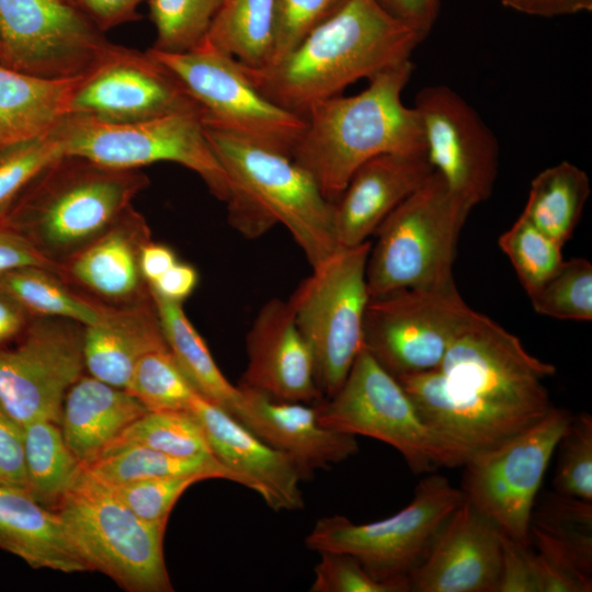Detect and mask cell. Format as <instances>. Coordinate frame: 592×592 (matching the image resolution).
<instances>
[{
	"mask_svg": "<svg viewBox=\"0 0 592 592\" xmlns=\"http://www.w3.org/2000/svg\"><path fill=\"white\" fill-rule=\"evenodd\" d=\"M32 316L0 286V346L14 342L26 329Z\"/></svg>",
	"mask_w": 592,
	"mask_h": 592,
	"instance_id": "f5cc1de1",
	"label": "cell"
},
{
	"mask_svg": "<svg viewBox=\"0 0 592 592\" xmlns=\"http://www.w3.org/2000/svg\"><path fill=\"white\" fill-rule=\"evenodd\" d=\"M276 0H224L206 42L240 64L262 68L272 61Z\"/></svg>",
	"mask_w": 592,
	"mask_h": 592,
	"instance_id": "d6a6232c",
	"label": "cell"
},
{
	"mask_svg": "<svg viewBox=\"0 0 592 592\" xmlns=\"http://www.w3.org/2000/svg\"><path fill=\"white\" fill-rule=\"evenodd\" d=\"M590 191L588 174L578 166L561 161L533 179L522 214L563 247L580 220Z\"/></svg>",
	"mask_w": 592,
	"mask_h": 592,
	"instance_id": "f546056e",
	"label": "cell"
},
{
	"mask_svg": "<svg viewBox=\"0 0 592 592\" xmlns=\"http://www.w3.org/2000/svg\"><path fill=\"white\" fill-rule=\"evenodd\" d=\"M62 1H65V2H68V3H71V4H75V5H78V7H79V4H78V0H62Z\"/></svg>",
	"mask_w": 592,
	"mask_h": 592,
	"instance_id": "11a10c76",
	"label": "cell"
},
{
	"mask_svg": "<svg viewBox=\"0 0 592 592\" xmlns=\"http://www.w3.org/2000/svg\"><path fill=\"white\" fill-rule=\"evenodd\" d=\"M178 261L175 252L167 244L146 242L140 251V272L148 286L152 285Z\"/></svg>",
	"mask_w": 592,
	"mask_h": 592,
	"instance_id": "db71d44e",
	"label": "cell"
},
{
	"mask_svg": "<svg viewBox=\"0 0 592 592\" xmlns=\"http://www.w3.org/2000/svg\"><path fill=\"white\" fill-rule=\"evenodd\" d=\"M471 209L433 171L375 230L366 264L369 298L454 283L457 241Z\"/></svg>",
	"mask_w": 592,
	"mask_h": 592,
	"instance_id": "8992f818",
	"label": "cell"
},
{
	"mask_svg": "<svg viewBox=\"0 0 592 592\" xmlns=\"http://www.w3.org/2000/svg\"><path fill=\"white\" fill-rule=\"evenodd\" d=\"M148 52L182 83L202 110L203 125L292 158L306 118L264 98L232 56L206 41L186 53Z\"/></svg>",
	"mask_w": 592,
	"mask_h": 592,
	"instance_id": "7c38bea8",
	"label": "cell"
},
{
	"mask_svg": "<svg viewBox=\"0 0 592 592\" xmlns=\"http://www.w3.org/2000/svg\"><path fill=\"white\" fill-rule=\"evenodd\" d=\"M571 412L553 407L539 421L464 464L462 492L510 538L530 546L535 499Z\"/></svg>",
	"mask_w": 592,
	"mask_h": 592,
	"instance_id": "4fadbf2b",
	"label": "cell"
},
{
	"mask_svg": "<svg viewBox=\"0 0 592 592\" xmlns=\"http://www.w3.org/2000/svg\"><path fill=\"white\" fill-rule=\"evenodd\" d=\"M206 137L226 171L231 194L228 220L244 237L262 236L283 225L311 267L339 247L333 203L312 177L291 157L241 137L204 126Z\"/></svg>",
	"mask_w": 592,
	"mask_h": 592,
	"instance_id": "5b68a950",
	"label": "cell"
},
{
	"mask_svg": "<svg viewBox=\"0 0 592 592\" xmlns=\"http://www.w3.org/2000/svg\"><path fill=\"white\" fill-rule=\"evenodd\" d=\"M62 153L116 169L136 170L156 162H174L195 172L209 192L228 202L226 171L216 157L200 115L172 114L113 124L68 114L52 130Z\"/></svg>",
	"mask_w": 592,
	"mask_h": 592,
	"instance_id": "8fae6325",
	"label": "cell"
},
{
	"mask_svg": "<svg viewBox=\"0 0 592 592\" xmlns=\"http://www.w3.org/2000/svg\"><path fill=\"white\" fill-rule=\"evenodd\" d=\"M0 485L26 492L24 428L0 405Z\"/></svg>",
	"mask_w": 592,
	"mask_h": 592,
	"instance_id": "f6af8a7d",
	"label": "cell"
},
{
	"mask_svg": "<svg viewBox=\"0 0 592 592\" xmlns=\"http://www.w3.org/2000/svg\"><path fill=\"white\" fill-rule=\"evenodd\" d=\"M203 480L205 479L201 476H173L104 486L138 517L150 524L166 527L170 513L180 497L192 485Z\"/></svg>",
	"mask_w": 592,
	"mask_h": 592,
	"instance_id": "b9f144b4",
	"label": "cell"
},
{
	"mask_svg": "<svg viewBox=\"0 0 592 592\" xmlns=\"http://www.w3.org/2000/svg\"><path fill=\"white\" fill-rule=\"evenodd\" d=\"M528 297L537 314L563 320L591 321V263L582 258L563 260Z\"/></svg>",
	"mask_w": 592,
	"mask_h": 592,
	"instance_id": "74e56055",
	"label": "cell"
},
{
	"mask_svg": "<svg viewBox=\"0 0 592 592\" xmlns=\"http://www.w3.org/2000/svg\"><path fill=\"white\" fill-rule=\"evenodd\" d=\"M315 405L320 424L390 445L414 474L464 466L469 458L422 419L397 378L364 348L339 390Z\"/></svg>",
	"mask_w": 592,
	"mask_h": 592,
	"instance_id": "52a82bcc",
	"label": "cell"
},
{
	"mask_svg": "<svg viewBox=\"0 0 592 592\" xmlns=\"http://www.w3.org/2000/svg\"><path fill=\"white\" fill-rule=\"evenodd\" d=\"M394 18L406 23L422 35L431 32L437 14L440 0H377Z\"/></svg>",
	"mask_w": 592,
	"mask_h": 592,
	"instance_id": "681fc988",
	"label": "cell"
},
{
	"mask_svg": "<svg viewBox=\"0 0 592 592\" xmlns=\"http://www.w3.org/2000/svg\"><path fill=\"white\" fill-rule=\"evenodd\" d=\"M157 37L151 48L186 53L206 41L224 0H147Z\"/></svg>",
	"mask_w": 592,
	"mask_h": 592,
	"instance_id": "8d00e7d4",
	"label": "cell"
},
{
	"mask_svg": "<svg viewBox=\"0 0 592 592\" xmlns=\"http://www.w3.org/2000/svg\"><path fill=\"white\" fill-rule=\"evenodd\" d=\"M0 286L31 316L65 318L87 326L98 319L101 310V301L78 292L58 273L42 266L0 274Z\"/></svg>",
	"mask_w": 592,
	"mask_h": 592,
	"instance_id": "836d02e7",
	"label": "cell"
},
{
	"mask_svg": "<svg viewBox=\"0 0 592 592\" xmlns=\"http://www.w3.org/2000/svg\"><path fill=\"white\" fill-rule=\"evenodd\" d=\"M525 292L531 294L559 267L562 246L535 227L523 214L499 238Z\"/></svg>",
	"mask_w": 592,
	"mask_h": 592,
	"instance_id": "f35d334b",
	"label": "cell"
},
{
	"mask_svg": "<svg viewBox=\"0 0 592 592\" xmlns=\"http://www.w3.org/2000/svg\"><path fill=\"white\" fill-rule=\"evenodd\" d=\"M83 325L32 316L12 346H0V405L20 424H60L65 397L83 375Z\"/></svg>",
	"mask_w": 592,
	"mask_h": 592,
	"instance_id": "2e32d148",
	"label": "cell"
},
{
	"mask_svg": "<svg viewBox=\"0 0 592 592\" xmlns=\"http://www.w3.org/2000/svg\"><path fill=\"white\" fill-rule=\"evenodd\" d=\"M150 293L166 342L181 369L203 397L235 417L241 398L240 387L221 373L182 304Z\"/></svg>",
	"mask_w": 592,
	"mask_h": 592,
	"instance_id": "f1b7e54d",
	"label": "cell"
},
{
	"mask_svg": "<svg viewBox=\"0 0 592 592\" xmlns=\"http://www.w3.org/2000/svg\"><path fill=\"white\" fill-rule=\"evenodd\" d=\"M124 445H140L183 458H216L201 423L189 411H147L104 452Z\"/></svg>",
	"mask_w": 592,
	"mask_h": 592,
	"instance_id": "e575fe53",
	"label": "cell"
},
{
	"mask_svg": "<svg viewBox=\"0 0 592 592\" xmlns=\"http://www.w3.org/2000/svg\"><path fill=\"white\" fill-rule=\"evenodd\" d=\"M500 530L465 499L409 576L414 592H498Z\"/></svg>",
	"mask_w": 592,
	"mask_h": 592,
	"instance_id": "d6986e66",
	"label": "cell"
},
{
	"mask_svg": "<svg viewBox=\"0 0 592 592\" xmlns=\"http://www.w3.org/2000/svg\"><path fill=\"white\" fill-rule=\"evenodd\" d=\"M148 185L139 169L62 153L32 180L0 223L60 267L113 225Z\"/></svg>",
	"mask_w": 592,
	"mask_h": 592,
	"instance_id": "277c9868",
	"label": "cell"
},
{
	"mask_svg": "<svg viewBox=\"0 0 592 592\" xmlns=\"http://www.w3.org/2000/svg\"><path fill=\"white\" fill-rule=\"evenodd\" d=\"M311 592H408L409 580L384 582L373 578L353 556L321 551Z\"/></svg>",
	"mask_w": 592,
	"mask_h": 592,
	"instance_id": "ee69618b",
	"label": "cell"
},
{
	"mask_svg": "<svg viewBox=\"0 0 592 592\" xmlns=\"http://www.w3.org/2000/svg\"><path fill=\"white\" fill-rule=\"evenodd\" d=\"M189 412L201 423L214 456L275 511L300 510L304 479L295 463L200 392Z\"/></svg>",
	"mask_w": 592,
	"mask_h": 592,
	"instance_id": "44dd1931",
	"label": "cell"
},
{
	"mask_svg": "<svg viewBox=\"0 0 592 592\" xmlns=\"http://www.w3.org/2000/svg\"><path fill=\"white\" fill-rule=\"evenodd\" d=\"M79 77L44 78L0 65V148L50 133L68 115Z\"/></svg>",
	"mask_w": 592,
	"mask_h": 592,
	"instance_id": "83f0119b",
	"label": "cell"
},
{
	"mask_svg": "<svg viewBox=\"0 0 592 592\" xmlns=\"http://www.w3.org/2000/svg\"><path fill=\"white\" fill-rule=\"evenodd\" d=\"M144 0H78L80 9L102 31L137 21V7Z\"/></svg>",
	"mask_w": 592,
	"mask_h": 592,
	"instance_id": "c3c4849f",
	"label": "cell"
},
{
	"mask_svg": "<svg viewBox=\"0 0 592 592\" xmlns=\"http://www.w3.org/2000/svg\"><path fill=\"white\" fill-rule=\"evenodd\" d=\"M247 355L239 387L277 400L316 403L323 399L310 348L288 301L272 298L261 307L247 335Z\"/></svg>",
	"mask_w": 592,
	"mask_h": 592,
	"instance_id": "ffe728a7",
	"label": "cell"
},
{
	"mask_svg": "<svg viewBox=\"0 0 592 592\" xmlns=\"http://www.w3.org/2000/svg\"><path fill=\"white\" fill-rule=\"evenodd\" d=\"M434 171L425 153H383L364 162L333 203L338 247L367 241L380 223Z\"/></svg>",
	"mask_w": 592,
	"mask_h": 592,
	"instance_id": "cb8c5ba5",
	"label": "cell"
},
{
	"mask_svg": "<svg viewBox=\"0 0 592 592\" xmlns=\"http://www.w3.org/2000/svg\"><path fill=\"white\" fill-rule=\"evenodd\" d=\"M146 412L125 389L82 375L65 397L60 428L66 444L84 467Z\"/></svg>",
	"mask_w": 592,
	"mask_h": 592,
	"instance_id": "484cf974",
	"label": "cell"
},
{
	"mask_svg": "<svg viewBox=\"0 0 592 592\" xmlns=\"http://www.w3.org/2000/svg\"><path fill=\"white\" fill-rule=\"evenodd\" d=\"M0 548L33 569L89 571L56 511L23 490L0 485Z\"/></svg>",
	"mask_w": 592,
	"mask_h": 592,
	"instance_id": "4316f807",
	"label": "cell"
},
{
	"mask_svg": "<svg viewBox=\"0 0 592 592\" xmlns=\"http://www.w3.org/2000/svg\"><path fill=\"white\" fill-rule=\"evenodd\" d=\"M473 311L455 282L369 298L363 348L396 378L433 371Z\"/></svg>",
	"mask_w": 592,
	"mask_h": 592,
	"instance_id": "5bb4252c",
	"label": "cell"
},
{
	"mask_svg": "<svg viewBox=\"0 0 592 592\" xmlns=\"http://www.w3.org/2000/svg\"><path fill=\"white\" fill-rule=\"evenodd\" d=\"M463 501L462 490L432 473L418 483L410 503L394 515L365 524L343 515L321 517L305 545L317 553L349 554L378 581L409 580Z\"/></svg>",
	"mask_w": 592,
	"mask_h": 592,
	"instance_id": "30bf717a",
	"label": "cell"
},
{
	"mask_svg": "<svg viewBox=\"0 0 592 592\" xmlns=\"http://www.w3.org/2000/svg\"><path fill=\"white\" fill-rule=\"evenodd\" d=\"M104 123L126 124L202 110L174 75L148 50L116 45L81 75L69 113Z\"/></svg>",
	"mask_w": 592,
	"mask_h": 592,
	"instance_id": "e0dca14e",
	"label": "cell"
},
{
	"mask_svg": "<svg viewBox=\"0 0 592 592\" xmlns=\"http://www.w3.org/2000/svg\"><path fill=\"white\" fill-rule=\"evenodd\" d=\"M514 11L540 18H554L592 11V0H500Z\"/></svg>",
	"mask_w": 592,
	"mask_h": 592,
	"instance_id": "816d5d0a",
	"label": "cell"
},
{
	"mask_svg": "<svg viewBox=\"0 0 592 592\" xmlns=\"http://www.w3.org/2000/svg\"><path fill=\"white\" fill-rule=\"evenodd\" d=\"M62 155L50 133L0 148V219L32 180Z\"/></svg>",
	"mask_w": 592,
	"mask_h": 592,
	"instance_id": "60d3db41",
	"label": "cell"
},
{
	"mask_svg": "<svg viewBox=\"0 0 592 592\" xmlns=\"http://www.w3.org/2000/svg\"><path fill=\"white\" fill-rule=\"evenodd\" d=\"M502 562L498 592H538L534 554L501 532Z\"/></svg>",
	"mask_w": 592,
	"mask_h": 592,
	"instance_id": "bcb514c9",
	"label": "cell"
},
{
	"mask_svg": "<svg viewBox=\"0 0 592 592\" xmlns=\"http://www.w3.org/2000/svg\"><path fill=\"white\" fill-rule=\"evenodd\" d=\"M371 246L367 240L354 247H339L312 267V273L287 300L310 348L323 398L339 390L363 349Z\"/></svg>",
	"mask_w": 592,
	"mask_h": 592,
	"instance_id": "9c48e42d",
	"label": "cell"
},
{
	"mask_svg": "<svg viewBox=\"0 0 592 592\" xmlns=\"http://www.w3.org/2000/svg\"><path fill=\"white\" fill-rule=\"evenodd\" d=\"M151 231L145 217L127 208L100 236L60 265V277L82 294L109 305L150 295L140 272V251Z\"/></svg>",
	"mask_w": 592,
	"mask_h": 592,
	"instance_id": "603a6c76",
	"label": "cell"
},
{
	"mask_svg": "<svg viewBox=\"0 0 592 592\" xmlns=\"http://www.w3.org/2000/svg\"><path fill=\"white\" fill-rule=\"evenodd\" d=\"M0 65H2V54H1V48H0Z\"/></svg>",
	"mask_w": 592,
	"mask_h": 592,
	"instance_id": "9f6ffc18",
	"label": "cell"
},
{
	"mask_svg": "<svg viewBox=\"0 0 592 592\" xmlns=\"http://www.w3.org/2000/svg\"><path fill=\"white\" fill-rule=\"evenodd\" d=\"M198 278L192 264L178 260L149 288L164 299L182 304L196 288Z\"/></svg>",
	"mask_w": 592,
	"mask_h": 592,
	"instance_id": "f907efd6",
	"label": "cell"
},
{
	"mask_svg": "<svg viewBox=\"0 0 592 592\" xmlns=\"http://www.w3.org/2000/svg\"><path fill=\"white\" fill-rule=\"evenodd\" d=\"M88 570L128 592H170L166 527L138 517L103 483L82 473L55 510Z\"/></svg>",
	"mask_w": 592,
	"mask_h": 592,
	"instance_id": "ba28073f",
	"label": "cell"
},
{
	"mask_svg": "<svg viewBox=\"0 0 592 592\" xmlns=\"http://www.w3.org/2000/svg\"><path fill=\"white\" fill-rule=\"evenodd\" d=\"M346 0H276L273 64L293 52ZM269 64V65H270Z\"/></svg>",
	"mask_w": 592,
	"mask_h": 592,
	"instance_id": "7bdbcfd3",
	"label": "cell"
},
{
	"mask_svg": "<svg viewBox=\"0 0 592 592\" xmlns=\"http://www.w3.org/2000/svg\"><path fill=\"white\" fill-rule=\"evenodd\" d=\"M235 418L270 446L287 455L303 478L358 452L356 436L320 424L315 403L285 401L241 388Z\"/></svg>",
	"mask_w": 592,
	"mask_h": 592,
	"instance_id": "7402d4cb",
	"label": "cell"
},
{
	"mask_svg": "<svg viewBox=\"0 0 592 592\" xmlns=\"http://www.w3.org/2000/svg\"><path fill=\"white\" fill-rule=\"evenodd\" d=\"M24 266H42L60 276V267L44 258L27 240L0 223V274Z\"/></svg>",
	"mask_w": 592,
	"mask_h": 592,
	"instance_id": "7dc6e473",
	"label": "cell"
},
{
	"mask_svg": "<svg viewBox=\"0 0 592 592\" xmlns=\"http://www.w3.org/2000/svg\"><path fill=\"white\" fill-rule=\"evenodd\" d=\"M413 69L411 59L403 61L371 78L357 94H339L308 109L292 159L328 201L334 203L353 173L378 155L425 153L419 115L401 98Z\"/></svg>",
	"mask_w": 592,
	"mask_h": 592,
	"instance_id": "3957f363",
	"label": "cell"
},
{
	"mask_svg": "<svg viewBox=\"0 0 592 592\" xmlns=\"http://www.w3.org/2000/svg\"><path fill=\"white\" fill-rule=\"evenodd\" d=\"M555 373L474 310L435 369L397 380L422 419L470 457L544 418L554 407L544 380Z\"/></svg>",
	"mask_w": 592,
	"mask_h": 592,
	"instance_id": "6da1fadb",
	"label": "cell"
},
{
	"mask_svg": "<svg viewBox=\"0 0 592 592\" xmlns=\"http://www.w3.org/2000/svg\"><path fill=\"white\" fill-rule=\"evenodd\" d=\"M84 474L106 486L140 479L201 476L226 479L246 487L244 480L217 458H183L140 445H124L104 452L86 465Z\"/></svg>",
	"mask_w": 592,
	"mask_h": 592,
	"instance_id": "4dcf8cb0",
	"label": "cell"
},
{
	"mask_svg": "<svg viewBox=\"0 0 592 592\" xmlns=\"http://www.w3.org/2000/svg\"><path fill=\"white\" fill-rule=\"evenodd\" d=\"M125 390L147 411H189L198 394L169 349L144 355L135 365Z\"/></svg>",
	"mask_w": 592,
	"mask_h": 592,
	"instance_id": "d590c367",
	"label": "cell"
},
{
	"mask_svg": "<svg viewBox=\"0 0 592 592\" xmlns=\"http://www.w3.org/2000/svg\"><path fill=\"white\" fill-rule=\"evenodd\" d=\"M423 39L377 0H346L282 59L262 68L239 64L264 98L305 117L312 104L410 60Z\"/></svg>",
	"mask_w": 592,
	"mask_h": 592,
	"instance_id": "7a4b0ae2",
	"label": "cell"
},
{
	"mask_svg": "<svg viewBox=\"0 0 592 592\" xmlns=\"http://www.w3.org/2000/svg\"><path fill=\"white\" fill-rule=\"evenodd\" d=\"M169 349L157 308L149 296L124 305L102 303L99 317L83 326V358L89 374L125 389L137 362Z\"/></svg>",
	"mask_w": 592,
	"mask_h": 592,
	"instance_id": "d4e9b609",
	"label": "cell"
},
{
	"mask_svg": "<svg viewBox=\"0 0 592 592\" xmlns=\"http://www.w3.org/2000/svg\"><path fill=\"white\" fill-rule=\"evenodd\" d=\"M557 493L592 502V417H572L557 445Z\"/></svg>",
	"mask_w": 592,
	"mask_h": 592,
	"instance_id": "ab89813d",
	"label": "cell"
},
{
	"mask_svg": "<svg viewBox=\"0 0 592 592\" xmlns=\"http://www.w3.org/2000/svg\"><path fill=\"white\" fill-rule=\"evenodd\" d=\"M425 153L449 190L471 208L487 201L499 168V144L477 111L445 84L422 88L413 106Z\"/></svg>",
	"mask_w": 592,
	"mask_h": 592,
	"instance_id": "ac0fdd59",
	"label": "cell"
},
{
	"mask_svg": "<svg viewBox=\"0 0 592 592\" xmlns=\"http://www.w3.org/2000/svg\"><path fill=\"white\" fill-rule=\"evenodd\" d=\"M115 46L78 5L62 0H0L2 66L37 77L75 78Z\"/></svg>",
	"mask_w": 592,
	"mask_h": 592,
	"instance_id": "9a60e30c",
	"label": "cell"
},
{
	"mask_svg": "<svg viewBox=\"0 0 592 592\" xmlns=\"http://www.w3.org/2000/svg\"><path fill=\"white\" fill-rule=\"evenodd\" d=\"M23 428L26 493L55 511L79 479L82 465L66 444L60 424L34 420Z\"/></svg>",
	"mask_w": 592,
	"mask_h": 592,
	"instance_id": "1f68e13d",
	"label": "cell"
}]
</instances>
